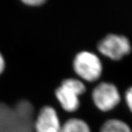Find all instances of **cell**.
I'll return each mask as SVG.
<instances>
[{
  "mask_svg": "<svg viewBox=\"0 0 132 132\" xmlns=\"http://www.w3.org/2000/svg\"><path fill=\"white\" fill-rule=\"evenodd\" d=\"M86 91L85 84L80 79L65 78L55 90V95L61 108L68 113L77 111L80 106V96Z\"/></svg>",
  "mask_w": 132,
  "mask_h": 132,
  "instance_id": "obj_1",
  "label": "cell"
},
{
  "mask_svg": "<svg viewBox=\"0 0 132 132\" xmlns=\"http://www.w3.org/2000/svg\"><path fill=\"white\" fill-rule=\"evenodd\" d=\"M73 70L82 81L94 82L100 79L103 71L101 59L94 53L82 51L73 58Z\"/></svg>",
  "mask_w": 132,
  "mask_h": 132,
  "instance_id": "obj_2",
  "label": "cell"
},
{
  "mask_svg": "<svg viewBox=\"0 0 132 132\" xmlns=\"http://www.w3.org/2000/svg\"><path fill=\"white\" fill-rule=\"evenodd\" d=\"M125 100L129 111L132 113V86L129 87L125 92Z\"/></svg>",
  "mask_w": 132,
  "mask_h": 132,
  "instance_id": "obj_8",
  "label": "cell"
},
{
  "mask_svg": "<svg viewBox=\"0 0 132 132\" xmlns=\"http://www.w3.org/2000/svg\"><path fill=\"white\" fill-rule=\"evenodd\" d=\"M99 53L113 61H119L131 51L130 41L124 35L109 34L97 45Z\"/></svg>",
  "mask_w": 132,
  "mask_h": 132,
  "instance_id": "obj_3",
  "label": "cell"
},
{
  "mask_svg": "<svg viewBox=\"0 0 132 132\" xmlns=\"http://www.w3.org/2000/svg\"><path fill=\"white\" fill-rule=\"evenodd\" d=\"M61 125L57 111L53 106L46 105L38 112L33 128L35 132H60Z\"/></svg>",
  "mask_w": 132,
  "mask_h": 132,
  "instance_id": "obj_5",
  "label": "cell"
},
{
  "mask_svg": "<svg viewBox=\"0 0 132 132\" xmlns=\"http://www.w3.org/2000/svg\"><path fill=\"white\" fill-rule=\"evenodd\" d=\"M5 68V61L4 56L0 53V75L4 71Z\"/></svg>",
  "mask_w": 132,
  "mask_h": 132,
  "instance_id": "obj_10",
  "label": "cell"
},
{
  "mask_svg": "<svg viewBox=\"0 0 132 132\" xmlns=\"http://www.w3.org/2000/svg\"><path fill=\"white\" fill-rule=\"evenodd\" d=\"M100 132H132V130L129 125L123 121L111 119L102 124Z\"/></svg>",
  "mask_w": 132,
  "mask_h": 132,
  "instance_id": "obj_7",
  "label": "cell"
},
{
  "mask_svg": "<svg viewBox=\"0 0 132 132\" xmlns=\"http://www.w3.org/2000/svg\"><path fill=\"white\" fill-rule=\"evenodd\" d=\"M60 132H91L88 123L80 118H70L62 124Z\"/></svg>",
  "mask_w": 132,
  "mask_h": 132,
  "instance_id": "obj_6",
  "label": "cell"
},
{
  "mask_svg": "<svg viewBox=\"0 0 132 132\" xmlns=\"http://www.w3.org/2000/svg\"><path fill=\"white\" fill-rule=\"evenodd\" d=\"M121 94L117 87L111 82L99 83L92 92V100L95 106L102 112H109L118 106Z\"/></svg>",
  "mask_w": 132,
  "mask_h": 132,
  "instance_id": "obj_4",
  "label": "cell"
},
{
  "mask_svg": "<svg viewBox=\"0 0 132 132\" xmlns=\"http://www.w3.org/2000/svg\"><path fill=\"white\" fill-rule=\"evenodd\" d=\"M22 3L30 7H39L46 3L45 0H24Z\"/></svg>",
  "mask_w": 132,
  "mask_h": 132,
  "instance_id": "obj_9",
  "label": "cell"
}]
</instances>
